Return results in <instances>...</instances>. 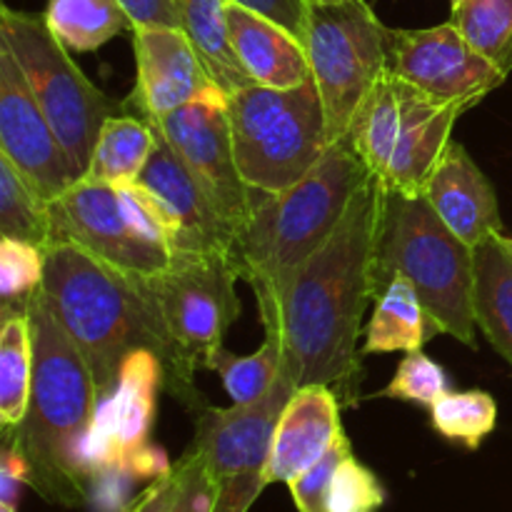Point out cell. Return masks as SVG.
<instances>
[{
  "label": "cell",
  "instance_id": "13",
  "mask_svg": "<svg viewBox=\"0 0 512 512\" xmlns=\"http://www.w3.org/2000/svg\"><path fill=\"white\" fill-rule=\"evenodd\" d=\"M390 70L440 105L475 108L508 75L463 38L453 23L390 33Z\"/></svg>",
  "mask_w": 512,
  "mask_h": 512
},
{
  "label": "cell",
  "instance_id": "30",
  "mask_svg": "<svg viewBox=\"0 0 512 512\" xmlns=\"http://www.w3.org/2000/svg\"><path fill=\"white\" fill-rule=\"evenodd\" d=\"M0 238L25 240L45 248L50 238L48 203L20 178L10 160L0 155Z\"/></svg>",
  "mask_w": 512,
  "mask_h": 512
},
{
  "label": "cell",
  "instance_id": "4",
  "mask_svg": "<svg viewBox=\"0 0 512 512\" xmlns=\"http://www.w3.org/2000/svg\"><path fill=\"white\" fill-rule=\"evenodd\" d=\"M370 170L350 138L330 143L313 170L280 193H260L235 235L240 278L258 308L283 303L300 265L335 233Z\"/></svg>",
  "mask_w": 512,
  "mask_h": 512
},
{
  "label": "cell",
  "instance_id": "21",
  "mask_svg": "<svg viewBox=\"0 0 512 512\" xmlns=\"http://www.w3.org/2000/svg\"><path fill=\"white\" fill-rule=\"evenodd\" d=\"M228 25L235 53L253 83L295 88L313 78L308 48L283 25L235 3H228Z\"/></svg>",
  "mask_w": 512,
  "mask_h": 512
},
{
  "label": "cell",
  "instance_id": "15",
  "mask_svg": "<svg viewBox=\"0 0 512 512\" xmlns=\"http://www.w3.org/2000/svg\"><path fill=\"white\" fill-rule=\"evenodd\" d=\"M160 388H165L163 360L153 350H135L123 363L113 393L100 400L90 428L85 460L93 483L103 470L128 473L135 455L148 448Z\"/></svg>",
  "mask_w": 512,
  "mask_h": 512
},
{
  "label": "cell",
  "instance_id": "32",
  "mask_svg": "<svg viewBox=\"0 0 512 512\" xmlns=\"http://www.w3.org/2000/svg\"><path fill=\"white\" fill-rule=\"evenodd\" d=\"M45 248L25 240L0 238V295L3 308H25L43 285Z\"/></svg>",
  "mask_w": 512,
  "mask_h": 512
},
{
  "label": "cell",
  "instance_id": "20",
  "mask_svg": "<svg viewBox=\"0 0 512 512\" xmlns=\"http://www.w3.org/2000/svg\"><path fill=\"white\" fill-rule=\"evenodd\" d=\"M435 105L433 98L405 83L393 70H385L355 113L350 125V143L365 168L380 178L403 140L405 130Z\"/></svg>",
  "mask_w": 512,
  "mask_h": 512
},
{
  "label": "cell",
  "instance_id": "1",
  "mask_svg": "<svg viewBox=\"0 0 512 512\" xmlns=\"http://www.w3.org/2000/svg\"><path fill=\"white\" fill-rule=\"evenodd\" d=\"M383 183L368 175L335 233L305 260L280 303L283 370L298 385L338 390L343 408L358 403L365 310L378 298V253Z\"/></svg>",
  "mask_w": 512,
  "mask_h": 512
},
{
  "label": "cell",
  "instance_id": "27",
  "mask_svg": "<svg viewBox=\"0 0 512 512\" xmlns=\"http://www.w3.org/2000/svg\"><path fill=\"white\" fill-rule=\"evenodd\" d=\"M33 388V330L25 308H3L0 328V423L18 428L28 413Z\"/></svg>",
  "mask_w": 512,
  "mask_h": 512
},
{
  "label": "cell",
  "instance_id": "36",
  "mask_svg": "<svg viewBox=\"0 0 512 512\" xmlns=\"http://www.w3.org/2000/svg\"><path fill=\"white\" fill-rule=\"evenodd\" d=\"M175 470H178V493L170 512H213L215 485L198 450L190 448Z\"/></svg>",
  "mask_w": 512,
  "mask_h": 512
},
{
  "label": "cell",
  "instance_id": "10",
  "mask_svg": "<svg viewBox=\"0 0 512 512\" xmlns=\"http://www.w3.org/2000/svg\"><path fill=\"white\" fill-rule=\"evenodd\" d=\"M390 33L365 0L310 8L305 48L323 98L330 143L348 138L360 103L390 68Z\"/></svg>",
  "mask_w": 512,
  "mask_h": 512
},
{
  "label": "cell",
  "instance_id": "14",
  "mask_svg": "<svg viewBox=\"0 0 512 512\" xmlns=\"http://www.w3.org/2000/svg\"><path fill=\"white\" fill-rule=\"evenodd\" d=\"M0 155L13 163L20 178L53 203L80 180L68 150L40 110L28 78L10 50L0 45Z\"/></svg>",
  "mask_w": 512,
  "mask_h": 512
},
{
  "label": "cell",
  "instance_id": "37",
  "mask_svg": "<svg viewBox=\"0 0 512 512\" xmlns=\"http://www.w3.org/2000/svg\"><path fill=\"white\" fill-rule=\"evenodd\" d=\"M228 3L243 5L263 18H270L273 23L290 30L303 45L308 43L310 8H313V3L308 0H228Z\"/></svg>",
  "mask_w": 512,
  "mask_h": 512
},
{
  "label": "cell",
  "instance_id": "29",
  "mask_svg": "<svg viewBox=\"0 0 512 512\" xmlns=\"http://www.w3.org/2000/svg\"><path fill=\"white\" fill-rule=\"evenodd\" d=\"M450 23L495 68L512 73V0H463Z\"/></svg>",
  "mask_w": 512,
  "mask_h": 512
},
{
  "label": "cell",
  "instance_id": "12",
  "mask_svg": "<svg viewBox=\"0 0 512 512\" xmlns=\"http://www.w3.org/2000/svg\"><path fill=\"white\" fill-rule=\"evenodd\" d=\"M153 123L198 180L220 218L238 235L260 190L250 188L240 175L230 135L228 98L215 95L195 100Z\"/></svg>",
  "mask_w": 512,
  "mask_h": 512
},
{
  "label": "cell",
  "instance_id": "19",
  "mask_svg": "<svg viewBox=\"0 0 512 512\" xmlns=\"http://www.w3.org/2000/svg\"><path fill=\"white\" fill-rule=\"evenodd\" d=\"M340 408L338 393L328 385H300L275 428L265 483L290 485L313 468L345 433Z\"/></svg>",
  "mask_w": 512,
  "mask_h": 512
},
{
  "label": "cell",
  "instance_id": "34",
  "mask_svg": "<svg viewBox=\"0 0 512 512\" xmlns=\"http://www.w3.org/2000/svg\"><path fill=\"white\" fill-rule=\"evenodd\" d=\"M385 505V488L378 475L353 453L335 468L328 493L330 512H378Z\"/></svg>",
  "mask_w": 512,
  "mask_h": 512
},
{
  "label": "cell",
  "instance_id": "11",
  "mask_svg": "<svg viewBox=\"0 0 512 512\" xmlns=\"http://www.w3.org/2000/svg\"><path fill=\"white\" fill-rule=\"evenodd\" d=\"M298 385L280 373L273 388L248 405L213 408L205 403L195 415V443L215 485L213 512H248L268 488L270 453L278 420Z\"/></svg>",
  "mask_w": 512,
  "mask_h": 512
},
{
  "label": "cell",
  "instance_id": "7",
  "mask_svg": "<svg viewBox=\"0 0 512 512\" xmlns=\"http://www.w3.org/2000/svg\"><path fill=\"white\" fill-rule=\"evenodd\" d=\"M228 120L240 175L260 193H280L303 180L330 145L313 78L295 88L248 85L228 95Z\"/></svg>",
  "mask_w": 512,
  "mask_h": 512
},
{
  "label": "cell",
  "instance_id": "22",
  "mask_svg": "<svg viewBox=\"0 0 512 512\" xmlns=\"http://www.w3.org/2000/svg\"><path fill=\"white\" fill-rule=\"evenodd\" d=\"M180 18V30L188 35L213 83L223 95L253 85V78L235 53L228 25V0H173Z\"/></svg>",
  "mask_w": 512,
  "mask_h": 512
},
{
  "label": "cell",
  "instance_id": "24",
  "mask_svg": "<svg viewBox=\"0 0 512 512\" xmlns=\"http://www.w3.org/2000/svg\"><path fill=\"white\" fill-rule=\"evenodd\" d=\"M475 318L512 368V258L498 238L475 248Z\"/></svg>",
  "mask_w": 512,
  "mask_h": 512
},
{
  "label": "cell",
  "instance_id": "9",
  "mask_svg": "<svg viewBox=\"0 0 512 512\" xmlns=\"http://www.w3.org/2000/svg\"><path fill=\"white\" fill-rule=\"evenodd\" d=\"M238 280L243 278L233 253H173L168 268L143 278L145 293L175 350L180 375L195 393V373L208 370L240 315Z\"/></svg>",
  "mask_w": 512,
  "mask_h": 512
},
{
  "label": "cell",
  "instance_id": "40",
  "mask_svg": "<svg viewBox=\"0 0 512 512\" xmlns=\"http://www.w3.org/2000/svg\"><path fill=\"white\" fill-rule=\"evenodd\" d=\"M175 493H178V470L173 465L168 475L153 480L133 503L125 505L123 512H170Z\"/></svg>",
  "mask_w": 512,
  "mask_h": 512
},
{
  "label": "cell",
  "instance_id": "2",
  "mask_svg": "<svg viewBox=\"0 0 512 512\" xmlns=\"http://www.w3.org/2000/svg\"><path fill=\"white\" fill-rule=\"evenodd\" d=\"M45 300L55 320L78 348L93 373L98 398L115 390L123 363L135 350H153L163 360L165 388L190 413L203 408L200 393L180 375L178 358L150 303L143 278L110 268L73 243L45 245Z\"/></svg>",
  "mask_w": 512,
  "mask_h": 512
},
{
  "label": "cell",
  "instance_id": "31",
  "mask_svg": "<svg viewBox=\"0 0 512 512\" xmlns=\"http://www.w3.org/2000/svg\"><path fill=\"white\" fill-rule=\"evenodd\" d=\"M430 420L445 440L478 450L495 430L498 405L485 390H460V393L448 390L443 398L430 405Z\"/></svg>",
  "mask_w": 512,
  "mask_h": 512
},
{
  "label": "cell",
  "instance_id": "18",
  "mask_svg": "<svg viewBox=\"0 0 512 512\" xmlns=\"http://www.w3.org/2000/svg\"><path fill=\"white\" fill-rule=\"evenodd\" d=\"M423 198L445 225L470 248L503 233L495 188L465 145L450 140L423 188Z\"/></svg>",
  "mask_w": 512,
  "mask_h": 512
},
{
  "label": "cell",
  "instance_id": "5",
  "mask_svg": "<svg viewBox=\"0 0 512 512\" xmlns=\"http://www.w3.org/2000/svg\"><path fill=\"white\" fill-rule=\"evenodd\" d=\"M403 275L418 290L430 318L468 348L478 345L475 248L458 238L423 195L383 188L375 278L378 293Z\"/></svg>",
  "mask_w": 512,
  "mask_h": 512
},
{
  "label": "cell",
  "instance_id": "16",
  "mask_svg": "<svg viewBox=\"0 0 512 512\" xmlns=\"http://www.w3.org/2000/svg\"><path fill=\"white\" fill-rule=\"evenodd\" d=\"M133 48L138 73L133 100L148 120L165 118L195 100L223 95L180 28L133 30Z\"/></svg>",
  "mask_w": 512,
  "mask_h": 512
},
{
  "label": "cell",
  "instance_id": "8",
  "mask_svg": "<svg viewBox=\"0 0 512 512\" xmlns=\"http://www.w3.org/2000/svg\"><path fill=\"white\" fill-rule=\"evenodd\" d=\"M0 45L10 50L25 73L40 110L83 178L100 128L110 115H115V105L75 65L68 48L48 28L45 15L23 13L3 5Z\"/></svg>",
  "mask_w": 512,
  "mask_h": 512
},
{
  "label": "cell",
  "instance_id": "6",
  "mask_svg": "<svg viewBox=\"0 0 512 512\" xmlns=\"http://www.w3.org/2000/svg\"><path fill=\"white\" fill-rule=\"evenodd\" d=\"M50 243H73L133 278H153L173 260V228L143 185L80 178L48 203Z\"/></svg>",
  "mask_w": 512,
  "mask_h": 512
},
{
  "label": "cell",
  "instance_id": "25",
  "mask_svg": "<svg viewBox=\"0 0 512 512\" xmlns=\"http://www.w3.org/2000/svg\"><path fill=\"white\" fill-rule=\"evenodd\" d=\"M155 125L148 118L110 115L95 140L93 158L83 178L108 185H133L155 148Z\"/></svg>",
  "mask_w": 512,
  "mask_h": 512
},
{
  "label": "cell",
  "instance_id": "33",
  "mask_svg": "<svg viewBox=\"0 0 512 512\" xmlns=\"http://www.w3.org/2000/svg\"><path fill=\"white\" fill-rule=\"evenodd\" d=\"M445 393H448V373H445L443 365L430 360L423 350H415V353L405 355L388 388L380 390L378 395L430 408Z\"/></svg>",
  "mask_w": 512,
  "mask_h": 512
},
{
  "label": "cell",
  "instance_id": "35",
  "mask_svg": "<svg viewBox=\"0 0 512 512\" xmlns=\"http://www.w3.org/2000/svg\"><path fill=\"white\" fill-rule=\"evenodd\" d=\"M350 453H353V448H350L348 435L340 433V438L335 440L333 448H330L313 468L305 470L300 478H295L293 483L288 485L298 512H330L328 493L330 483H333L335 468H338V465L343 463V458H348Z\"/></svg>",
  "mask_w": 512,
  "mask_h": 512
},
{
  "label": "cell",
  "instance_id": "28",
  "mask_svg": "<svg viewBox=\"0 0 512 512\" xmlns=\"http://www.w3.org/2000/svg\"><path fill=\"white\" fill-rule=\"evenodd\" d=\"M45 20L65 48L80 53L98 50L125 28H133L120 0H50Z\"/></svg>",
  "mask_w": 512,
  "mask_h": 512
},
{
  "label": "cell",
  "instance_id": "43",
  "mask_svg": "<svg viewBox=\"0 0 512 512\" xmlns=\"http://www.w3.org/2000/svg\"><path fill=\"white\" fill-rule=\"evenodd\" d=\"M0 512H18L13 505H0Z\"/></svg>",
  "mask_w": 512,
  "mask_h": 512
},
{
  "label": "cell",
  "instance_id": "39",
  "mask_svg": "<svg viewBox=\"0 0 512 512\" xmlns=\"http://www.w3.org/2000/svg\"><path fill=\"white\" fill-rule=\"evenodd\" d=\"M138 28H180L178 10L173 0H120Z\"/></svg>",
  "mask_w": 512,
  "mask_h": 512
},
{
  "label": "cell",
  "instance_id": "42",
  "mask_svg": "<svg viewBox=\"0 0 512 512\" xmlns=\"http://www.w3.org/2000/svg\"><path fill=\"white\" fill-rule=\"evenodd\" d=\"M308 3H343V0H308Z\"/></svg>",
  "mask_w": 512,
  "mask_h": 512
},
{
  "label": "cell",
  "instance_id": "3",
  "mask_svg": "<svg viewBox=\"0 0 512 512\" xmlns=\"http://www.w3.org/2000/svg\"><path fill=\"white\" fill-rule=\"evenodd\" d=\"M25 310L33 330V388L23 423L8 433L28 458L30 488L48 503L78 508L93 488L85 448L100 405L98 388L43 290Z\"/></svg>",
  "mask_w": 512,
  "mask_h": 512
},
{
  "label": "cell",
  "instance_id": "26",
  "mask_svg": "<svg viewBox=\"0 0 512 512\" xmlns=\"http://www.w3.org/2000/svg\"><path fill=\"white\" fill-rule=\"evenodd\" d=\"M260 323L265 328V343L253 355L228 353L220 348L210 360L208 370L220 373L233 405H248L263 398L283 373V330L280 310H260Z\"/></svg>",
  "mask_w": 512,
  "mask_h": 512
},
{
  "label": "cell",
  "instance_id": "38",
  "mask_svg": "<svg viewBox=\"0 0 512 512\" xmlns=\"http://www.w3.org/2000/svg\"><path fill=\"white\" fill-rule=\"evenodd\" d=\"M30 485V465L20 450L18 438L5 433L3 450H0V505H18L20 493Z\"/></svg>",
  "mask_w": 512,
  "mask_h": 512
},
{
  "label": "cell",
  "instance_id": "23",
  "mask_svg": "<svg viewBox=\"0 0 512 512\" xmlns=\"http://www.w3.org/2000/svg\"><path fill=\"white\" fill-rule=\"evenodd\" d=\"M438 333L443 330L425 310L415 285L403 275H395L375 298L363 355L400 353V350L415 353V350H423V345Z\"/></svg>",
  "mask_w": 512,
  "mask_h": 512
},
{
  "label": "cell",
  "instance_id": "41",
  "mask_svg": "<svg viewBox=\"0 0 512 512\" xmlns=\"http://www.w3.org/2000/svg\"><path fill=\"white\" fill-rule=\"evenodd\" d=\"M495 238H498V243L503 245L505 250H508V255H510V258H512V238H510V235H503V233H498V235H495Z\"/></svg>",
  "mask_w": 512,
  "mask_h": 512
},
{
  "label": "cell",
  "instance_id": "17",
  "mask_svg": "<svg viewBox=\"0 0 512 512\" xmlns=\"http://www.w3.org/2000/svg\"><path fill=\"white\" fill-rule=\"evenodd\" d=\"M153 123V120H150ZM155 125V123H153ZM153 155L140 173L138 185L155 195L173 228V253H233L235 233L218 215L208 195L190 175L173 145L155 128Z\"/></svg>",
  "mask_w": 512,
  "mask_h": 512
},
{
  "label": "cell",
  "instance_id": "44",
  "mask_svg": "<svg viewBox=\"0 0 512 512\" xmlns=\"http://www.w3.org/2000/svg\"><path fill=\"white\" fill-rule=\"evenodd\" d=\"M460 3H463V0H453V5H460Z\"/></svg>",
  "mask_w": 512,
  "mask_h": 512
}]
</instances>
